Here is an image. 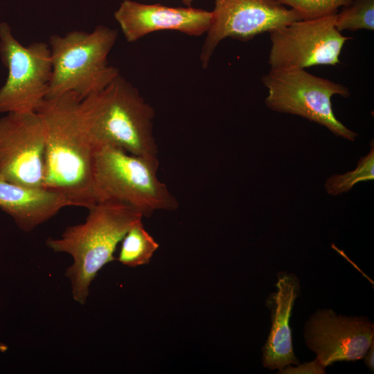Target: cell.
Wrapping results in <instances>:
<instances>
[{
	"mask_svg": "<svg viewBox=\"0 0 374 374\" xmlns=\"http://www.w3.org/2000/svg\"><path fill=\"white\" fill-rule=\"evenodd\" d=\"M159 160L111 145L94 148L93 183L98 202H116L150 217L159 211H175L179 202L157 176Z\"/></svg>",
	"mask_w": 374,
	"mask_h": 374,
	"instance_id": "5b68a950",
	"label": "cell"
},
{
	"mask_svg": "<svg viewBox=\"0 0 374 374\" xmlns=\"http://www.w3.org/2000/svg\"><path fill=\"white\" fill-rule=\"evenodd\" d=\"M80 111L93 148L111 145L158 160L154 109L121 74L103 89L82 99Z\"/></svg>",
	"mask_w": 374,
	"mask_h": 374,
	"instance_id": "7a4b0ae2",
	"label": "cell"
},
{
	"mask_svg": "<svg viewBox=\"0 0 374 374\" xmlns=\"http://www.w3.org/2000/svg\"><path fill=\"white\" fill-rule=\"evenodd\" d=\"M81 100L64 93L45 99L36 112L46 133L44 188L61 194L69 206L89 209L97 203L94 148L82 120Z\"/></svg>",
	"mask_w": 374,
	"mask_h": 374,
	"instance_id": "6da1fadb",
	"label": "cell"
},
{
	"mask_svg": "<svg viewBox=\"0 0 374 374\" xmlns=\"http://www.w3.org/2000/svg\"><path fill=\"white\" fill-rule=\"evenodd\" d=\"M84 222L68 226L60 238H48L46 245L55 252L73 258L66 271L74 300L84 305L98 272L115 260L114 251L130 227L143 215L123 204L98 202L89 208Z\"/></svg>",
	"mask_w": 374,
	"mask_h": 374,
	"instance_id": "3957f363",
	"label": "cell"
},
{
	"mask_svg": "<svg viewBox=\"0 0 374 374\" xmlns=\"http://www.w3.org/2000/svg\"><path fill=\"white\" fill-rule=\"evenodd\" d=\"M262 80L268 90L265 103L269 109L302 116L350 141L357 138L355 132L336 118L332 107L333 96H350L344 85L316 76L305 69H270Z\"/></svg>",
	"mask_w": 374,
	"mask_h": 374,
	"instance_id": "8992f818",
	"label": "cell"
},
{
	"mask_svg": "<svg viewBox=\"0 0 374 374\" xmlns=\"http://www.w3.org/2000/svg\"><path fill=\"white\" fill-rule=\"evenodd\" d=\"M211 12V24L199 55L203 69L208 66L220 42L227 37L248 41L303 19L296 10L277 0H214Z\"/></svg>",
	"mask_w": 374,
	"mask_h": 374,
	"instance_id": "9c48e42d",
	"label": "cell"
},
{
	"mask_svg": "<svg viewBox=\"0 0 374 374\" xmlns=\"http://www.w3.org/2000/svg\"><path fill=\"white\" fill-rule=\"evenodd\" d=\"M279 371V373H325V367L315 359L311 362L298 364L294 368L288 366Z\"/></svg>",
	"mask_w": 374,
	"mask_h": 374,
	"instance_id": "d6986e66",
	"label": "cell"
},
{
	"mask_svg": "<svg viewBox=\"0 0 374 374\" xmlns=\"http://www.w3.org/2000/svg\"><path fill=\"white\" fill-rule=\"evenodd\" d=\"M114 16L127 42H135L148 34L161 30L199 37L206 33L212 21L211 11L132 0H123Z\"/></svg>",
	"mask_w": 374,
	"mask_h": 374,
	"instance_id": "7c38bea8",
	"label": "cell"
},
{
	"mask_svg": "<svg viewBox=\"0 0 374 374\" xmlns=\"http://www.w3.org/2000/svg\"><path fill=\"white\" fill-rule=\"evenodd\" d=\"M337 12L297 20L271 31L268 60L271 69L339 64L341 51L350 38L337 30Z\"/></svg>",
	"mask_w": 374,
	"mask_h": 374,
	"instance_id": "ba28073f",
	"label": "cell"
},
{
	"mask_svg": "<svg viewBox=\"0 0 374 374\" xmlns=\"http://www.w3.org/2000/svg\"><path fill=\"white\" fill-rule=\"evenodd\" d=\"M335 27L341 32L374 30V0H352L336 14Z\"/></svg>",
	"mask_w": 374,
	"mask_h": 374,
	"instance_id": "e0dca14e",
	"label": "cell"
},
{
	"mask_svg": "<svg viewBox=\"0 0 374 374\" xmlns=\"http://www.w3.org/2000/svg\"><path fill=\"white\" fill-rule=\"evenodd\" d=\"M69 206L65 197L53 190L21 186L0 179V208L24 231H31Z\"/></svg>",
	"mask_w": 374,
	"mask_h": 374,
	"instance_id": "5bb4252c",
	"label": "cell"
},
{
	"mask_svg": "<svg viewBox=\"0 0 374 374\" xmlns=\"http://www.w3.org/2000/svg\"><path fill=\"white\" fill-rule=\"evenodd\" d=\"M7 346L4 345L3 344L0 343V351L4 352L7 350Z\"/></svg>",
	"mask_w": 374,
	"mask_h": 374,
	"instance_id": "7402d4cb",
	"label": "cell"
},
{
	"mask_svg": "<svg viewBox=\"0 0 374 374\" xmlns=\"http://www.w3.org/2000/svg\"><path fill=\"white\" fill-rule=\"evenodd\" d=\"M117 38L118 30L104 25L90 33L74 30L51 35L52 73L46 99L67 93L83 99L108 85L120 74L107 60Z\"/></svg>",
	"mask_w": 374,
	"mask_h": 374,
	"instance_id": "277c9868",
	"label": "cell"
},
{
	"mask_svg": "<svg viewBox=\"0 0 374 374\" xmlns=\"http://www.w3.org/2000/svg\"><path fill=\"white\" fill-rule=\"evenodd\" d=\"M277 276V290L266 299V306L271 312V326L262 347V362L265 368L280 371L292 364H299L292 346L290 319L300 293V283L292 273L280 271Z\"/></svg>",
	"mask_w": 374,
	"mask_h": 374,
	"instance_id": "4fadbf2b",
	"label": "cell"
},
{
	"mask_svg": "<svg viewBox=\"0 0 374 374\" xmlns=\"http://www.w3.org/2000/svg\"><path fill=\"white\" fill-rule=\"evenodd\" d=\"M0 57L8 71L0 88V114L36 112L46 98L51 78L48 44L35 42L23 46L10 25L1 22Z\"/></svg>",
	"mask_w": 374,
	"mask_h": 374,
	"instance_id": "52a82bcc",
	"label": "cell"
},
{
	"mask_svg": "<svg viewBox=\"0 0 374 374\" xmlns=\"http://www.w3.org/2000/svg\"><path fill=\"white\" fill-rule=\"evenodd\" d=\"M374 179V143L366 156L359 159L354 170L343 175H336L327 179L324 187L330 195H338L350 190L357 183Z\"/></svg>",
	"mask_w": 374,
	"mask_h": 374,
	"instance_id": "2e32d148",
	"label": "cell"
},
{
	"mask_svg": "<svg viewBox=\"0 0 374 374\" xmlns=\"http://www.w3.org/2000/svg\"><path fill=\"white\" fill-rule=\"evenodd\" d=\"M373 355H374V340L372 341L368 350L364 355V362L369 369L373 372Z\"/></svg>",
	"mask_w": 374,
	"mask_h": 374,
	"instance_id": "ffe728a7",
	"label": "cell"
},
{
	"mask_svg": "<svg viewBox=\"0 0 374 374\" xmlns=\"http://www.w3.org/2000/svg\"><path fill=\"white\" fill-rule=\"evenodd\" d=\"M46 133L36 112L0 118V179L28 187H44Z\"/></svg>",
	"mask_w": 374,
	"mask_h": 374,
	"instance_id": "30bf717a",
	"label": "cell"
},
{
	"mask_svg": "<svg viewBox=\"0 0 374 374\" xmlns=\"http://www.w3.org/2000/svg\"><path fill=\"white\" fill-rule=\"evenodd\" d=\"M373 323L366 317L337 315L332 310L315 312L304 327V339L323 366L364 358L374 340Z\"/></svg>",
	"mask_w": 374,
	"mask_h": 374,
	"instance_id": "8fae6325",
	"label": "cell"
},
{
	"mask_svg": "<svg viewBox=\"0 0 374 374\" xmlns=\"http://www.w3.org/2000/svg\"><path fill=\"white\" fill-rule=\"evenodd\" d=\"M296 10L303 18L312 19L335 13L352 0H277Z\"/></svg>",
	"mask_w": 374,
	"mask_h": 374,
	"instance_id": "ac0fdd59",
	"label": "cell"
},
{
	"mask_svg": "<svg viewBox=\"0 0 374 374\" xmlns=\"http://www.w3.org/2000/svg\"><path fill=\"white\" fill-rule=\"evenodd\" d=\"M141 1H145V0H141ZM183 3L186 6H191L192 5V3L194 1V0H181Z\"/></svg>",
	"mask_w": 374,
	"mask_h": 374,
	"instance_id": "44dd1931",
	"label": "cell"
},
{
	"mask_svg": "<svg viewBox=\"0 0 374 374\" xmlns=\"http://www.w3.org/2000/svg\"><path fill=\"white\" fill-rule=\"evenodd\" d=\"M159 246L158 242L145 229L142 219L139 220L122 240L118 260L123 265L130 267L146 265Z\"/></svg>",
	"mask_w": 374,
	"mask_h": 374,
	"instance_id": "9a60e30c",
	"label": "cell"
}]
</instances>
